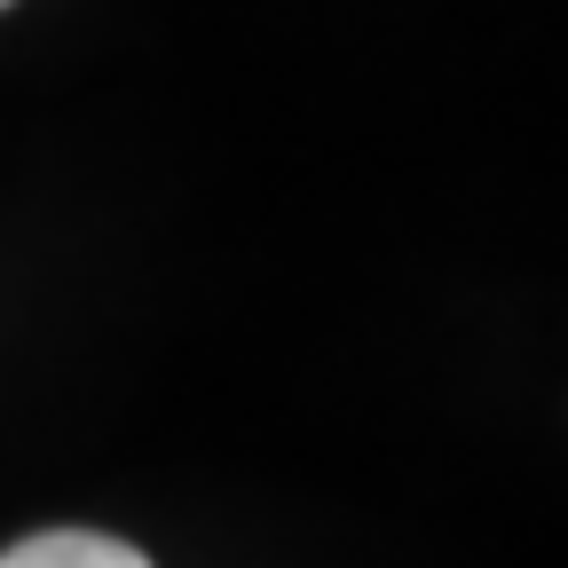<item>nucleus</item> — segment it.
<instances>
[{
	"label": "nucleus",
	"instance_id": "nucleus-1",
	"mask_svg": "<svg viewBox=\"0 0 568 568\" xmlns=\"http://www.w3.org/2000/svg\"><path fill=\"white\" fill-rule=\"evenodd\" d=\"M0 568H151V560L103 529H40V537L0 552Z\"/></svg>",
	"mask_w": 568,
	"mask_h": 568
},
{
	"label": "nucleus",
	"instance_id": "nucleus-2",
	"mask_svg": "<svg viewBox=\"0 0 568 568\" xmlns=\"http://www.w3.org/2000/svg\"><path fill=\"white\" fill-rule=\"evenodd\" d=\"M0 9H9V0H0Z\"/></svg>",
	"mask_w": 568,
	"mask_h": 568
}]
</instances>
